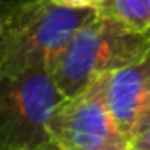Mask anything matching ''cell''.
Wrapping results in <instances>:
<instances>
[{
  "label": "cell",
  "instance_id": "1",
  "mask_svg": "<svg viewBox=\"0 0 150 150\" xmlns=\"http://www.w3.org/2000/svg\"><path fill=\"white\" fill-rule=\"evenodd\" d=\"M94 10L67 8L54 0L0 2V77L50 67L73 33Z\"/></svg>",
  "mask_w": 150,
  "mask_h": 150
},
{
  "label": "cell",
  "instance_id": "2",
  "mask_svg": "<svg viewBox=\"0 0 150 150\" xmlns=\"http://www.w3.org/2000/svg\"><path fill=\"white\" fill-rule=\"evenodd\" d=\"M150 46V33L131 31L98 16L88 18L73 33L52 64V77L64 98L87 91L110 71L131 62Z\"/></svg>",
  "mask_w": 150,
  "mask_h": 150
},
{
  "label": "cell",
  "instance_id": "3",
  "mask_svg": "<svg viewBox=\"0 0 150 150\" xmlns=\"http://www.w3.org/2000/svg\"><path fill=\"white\" fill-rule=\"evenodd\" d=\"M62 100L50 67L0 77V150L52 148L48 121Z\"/></svg>",
  "mask_w": 150,
  "mask_h": 150
},
{
  "label": "cell",
  "instance_id": "4",
  "mask_svg": "<svg viewBox=\"0 0 150 150\" xmlns=\"http://www.w3.org/2000/svg\"><path fill=\"white\" fill-rule=\"evenodd\" d=\"M54 150H129L127 137L121 135L104 98L102 79L64 98L48 121Z\"/></svg>",
  "mask_w": 150,
  "mask_h": 150
},
{
  "label": "cell",
  "instance_id": "5",
  "mask_svg": "<svg viewBox=\"0 0 150 150\" xmlns=\"http://www.w3.org/2000/svg\"><path fill=\"white\" fill-rule=\"evenodd\" d=\"M102 88L117 129L131 141L133 129L150 94V46L131 62L104 75Z\"/></svg>",
  "mask_w": 150,
  "mask_h": 150
},
{
  "label": "cell",
  "instance_id": "6",
  "mask_svg": "<svg viewBox=\"0 0 150 150\" xmlns=\"http://www.w3.org/2000/svg\"><path fill=\"white\" fill-rule=\"evenodd\" d=\"M96 13L131 31L150 33V0H104Z\"/></svg>",
  "mask_w": 150,
  "mask_h": 150
},
{
  "label": "cell",
  "instance_id": "7",
  "mask_svg": "<svg viewBox=\"0 0 150 150\" xmlns=\"http://www.w3.org/2000/svg\"><path fill=\"white\" fill-rule=\"evenodd\" d=\"M129 146L131 150H150V121L131 137Z\"/></svg>",
  "mask_w": 150,
  "mask_h": 150
},
{
  "label": "cell",
  "instance_id": "8",
  "mask_svg": "<svg viewBox=\"0 0 150 150\" xmlns=\"http://www.w3.org/2000/svg\"><path fill=\"white\" fill-rule=\"evenodd\" d=\"M58 4L67 6V8H77V10H98L104 0H54Z\"/></svg>",
  "mask_w": 150,
  "mask_h": 150
},
{
  "label": "cell",
  "instance_id": "9",
  "mask_svg": "<svg viewBox=\"0 0 150 150\" xmlns=\"http://www.w3.org/2000/svg\"><path fill=\"white\" fill-rule=\"evenodd\" d=\"M148 121H150V94H148V98H146L144 106H142V112H141V115H139V121H137V125H135V129H133V135H135L139 129L144 127ZM133 135H131V137H133Z\"/></svg>",
  "mask_w": 150,
  "mask_h": 150
},
{
  "label": "cell",
  "instance_id": "10",
  "mask_svg": "<svg viewBox=\"0 0 150 150\" xmlns=\"http://www.w3.org/2000/svg\"><path fill=\"white\" fill-rule=\"evenodd\" d=\"M0 29H2V21H0Z\"/></svg>",
  "mask_w": 150,
  "mask_h": 150
},
{
  "label": "cell",
  "instance_id": "11",
  "mask_svg": "<svg viewBox=\"0 0 150 150\" xmlns=\"http://www.w3.org/2000/svg\"><path fill=\"white\" fill-rule=\"evenodd\" d=\"M129 150H131V148H129Z\"/></svg>",
  "mask_w": 150,
  "mask_h": 150
}]
</instances>
